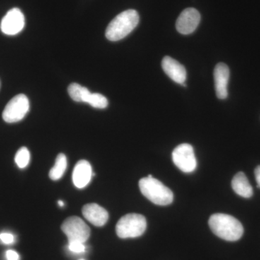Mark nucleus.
Segmentation results:
<instances>
[{"label": "nucleus", "instance_id": "f257e3e1", "mask_svg": "<svg viewBox=\"0 0 260 260\" xmlns=\"http://www.w3.org/2000/svg\"><path fill=\"white\" fill-rule=\"evenodd\" d=\"M208 223L213 234L223 240L236 242L244 234L242 224L237 218L227 214H213Z\"/></svg>", "mask_w": 260, "mask_h": 260}, {"label": "nucleus", "instance_id": "f03ea898", "mask_svg": "<svg viewBox=\"0 0 260 260\" xmlns=\"http://www.w3.org/2000/svg\"><path fill=\"white\" fill-rule=\"evenodd\" d=\"M140 17L135 10H127L113 19L106 30V37L111 42L125 38L139 23Z\"/></svg>", "mask_w": 260, "mask_h": 260}, {"label": "nucleus", "instance_id": "7ed1b4c3", "mask_svg": "<svg viewBox=\"0 0 260 260\" xmlns=\"http://www.w3.org/2000/svg\"><path fill=\"white\" fill-rule=\"evenodd\" d=\"M139 187L142 194L154 204L166 206L174 200L172 191L152 175L140 179Z\"/></svg>", "mask_w": 260, "mask_h": 260}, {"label": "nucleus", "instance_id": "20e7f679", "mask_svg": "<svg viewBox=\"0 0 260 260\" xmlns=\"http://www.w3.org/2000/svg\"><path fill=\"white\" fill-rule=\"evenodd\" d=\"M146 219L140 214L129 213L119 219L116 226V234L121 239L137 238L144 234Z\"/></svg>", "mask_w": 260, "mask_h": 260}, {"label": "nucleus", "instance_id": "39448f33", "mask_svg": "<svg viewBox=\"0 0 260 260\" xmlns=\"http://www.w3.org/2000/svg\"><path fill=\"white\" fill-rule=\"evenodd\" d=\"M61 231L67 236L68 242L85 243L90 235V229L81 218L72 216L67 218L61 226Z\"/></svg>", "mask_w": 260, "mask_h": 260}, {"label": "nucleus", "instance_id": "423d86ee", "mask_svg": "<svg viewBox=\"0 0 260 260\" xmlns=\"http://www.w3.org/2000/svg\"><path fill=\"white\" fill-rule=\"evenodd\" d=\"M30 104L28 97L19 94L11 99L5 107L3 118L8 123H15L22 120L28 112Z\"/></svg>", "mask_w": 260, "mask_h": 260}, {"label": "nucleus", "instance_id": "0eeeda50", "mask_svg": "<svg viewBox=\"0 0 260 260\" xmlns=\"http://www.w3.org/2000/svg\"><path fill=\"white\" fill-rule=\"evenodd\" d=\"M172 160L178 169L184 173L194 172L198 166L194 149L187 143L178 145L174 149L172 153Z\"/></svg>", "mask_w": 260, "mask_h": 260}, {"label": "nucleus", "instance_id": "6e6552de", "mask_svg": "<svg viewBox=\"0 0 260 260\" xmlns=\"http://www.w3.org/2000/svg\"><path fill=\"white\" fill-rule=\"evenodd\" d=\"M25 26V17L21 10L13 8L8 12L1 22L2 32L6 35L14 36L22 31Z\"/></svg>", "mask_w": 260, "mask_h": 260}, {"label": "nucleus", "instance_id": "1a4fd4ad", "mask_svg": "<svg viewBox=\"0 0 260 260\" xmlns=\"http://www.w3.org/2000/svg\"><path fill=\"white\" fill-rule=\"evenodd\" d=\"M201 16L194 8H187L179 15L176 23L177 31L188 35L194 31L199 25Z\"/></svg>", "mask_w": 260, "mask_h": 260}, {"label": "nucleus", "instance_id": "9d476101", "mask_svg": "<svg viewBox=\"0 0 260 260\" xmlns=\"http://www.w3.org/2000/svg\"><path fill=\"white\" fill-rule=\"evenodd\" d=\"M161 66L166 74L175 83L186 86V71L185 68L171 56H166L162 59Z\"/></svg>", "mask_w": 260, "mask_h": 260}, {"label": "nucleus", "instance_id": "9b49d317", "mask_svg": "<svg viewBox=\"0 0 260 260\" xmlns=\"http://www.w3.org/2000/svg\"><path fill=\"white\" fill-rule=\"evenodd\" d=\"M230 77L229 67L224 63H218L214 70V80L217 97L225 99L228 97V83Z\"/></svg>", "mask_w": 260, "mask_h": 260}, {"label": "nucleus", "instance_id": "f8f14e48", "mask_svg": "<svg viewBox=\"0 0 260 260\" xmlns=\"http://www.w3.org/2000/svg\"><path fill=\"white\" fill-rule=\"evenodd\" d=\"M82 212L86 220L95 226H103L109 219V213L107 210L95 203L84 205Z\"/></svg>", "mask_w": 260, "mask_h": 260}, {"label": "nucleus", "instance_id": "ddd939ff", "mask_svg": "<svg viewBox=\"0 0 260 260\" xmlns=\"http://www.w3.org/2000/svg\"><path fill=\"white\" fill-rule=\"evenodd\" d=\"M93 177L92 168L90 162L85 160H79L75 165L73 173L74 185L79 189L85 187Z\"/></svg>", "mask_w": 260, "mask_h": 260}, {"label": "nucleus", "instance_id": "4468645a", "mask_svg": "<svg viewBox=\"0 0 260 260\" xmlns=\"http://www.w3.org/2000/svg\"><path fill=\"white\" fill-rule=\"evenodd\" d=\"M232 185L234 191L242 198H250L253 195L252 186L244 173H237L233 178Z\"/></svg>", "mask_w": 260, "mask_h": 260}, {"label": "nucleus", "instance_id": "2eb2a0df", "mask_svg": "<svg viewBox=\"0 0 260 260\" xmlns=\"http://www.w3.org/2000/svg\"><path fill=\"white\" fill-rule=\"evenodd\" d=\"M68 166L67 157L64 154L59 153L56 158L55 164L49 172V178L52 180H58L64 175Z\"/></svg>", "mask_w": 260, "mask_h": 260}, {"label": "nucleus", "instance_id": "dca6fc26", "mask_svg": "<svg viewBox=\"0 0 260 260\" xmlns=\"http://www.w3.org/2000/svg\"><path fill=\"white\" fill-rule=\"evenodd\" d=\"M86 103L96 109H105L109 104L107 98L100 93H90L87 99Z\"/></svg>", "mask_w": 260, "mask_h": 260}, {"label": "nucleus", "instance_id": "f3484780", "mask_svg": "<svg viewBox=\"0 0 260 260\" xmlns=\"http://www.w3.org/2000/svg\"><path fill=\"white\" fill-rule=\"evenodd\" d=\"M15 162L20 169H24L28 165L30 161V152L28 149L23 147L17 152L15 158Z\"/></svg>", "mask_w": 260, "mask_h": 260}, {"label": "nucleus", "instance_id": "a211bd4d", "mask_svg": "<svg viewBox=\"0 0 260 260\" xmlns=\"http://www.w3.org/2000/svg\"><path fill=\"white\" fill-rule=\"evenodd\" d=\"M85 88V87L81 86L79 84L72 83L68 87V93L75 102H82V97Z\"/></svg>", "mask_w": 260, "mask_h": 260}, {"label": "nucleus", "instance_id": "6ab92c4d", "mask_svg": "<svg viewBox=\"0 0 260 260\" xmlns=\"http://www.w3.org/2000/svg\"><path fill=\"white\" fill-rule=\"evenodd\" d=\"M69 249L75 253H82L85 251V247L83 243H69Z\"/></svg>", "mask_w": 260, "mask_h": 260}, {"label": "nucleus", "instance_id": "aec40b11", "mask_svg": "<svg viewBox=\"0 0 260 260\" xmlns=\"http://www.w3.org/2000/svg\"><path fill=\"white\" fill-rule=\"evenodd\" d=\"M0 239L2 242L6 244H13L14 242V237L13 234H9V233H2L0 234Z\"/></svg>", "mask_w": 260, "mask_h": 260}, {"label": "nucleus", "instance_id": "412c9836", "mask_svg": "<svg viewBox=\"0 0 260 260\" xmlns=\"http://www.w3.org/2000/svg\"><path fill=\"white\" fill-rule=\"evenodd\" d=\"M6 257L8 260H18L19 255L18 253L13 250H8L6 251Z\"/></svg>", "mask_w": 260, "mask_h": 260}, {"label": "nucleus", "instance_id": "4be33fe9", "mask_svg": "<svg viewBox=\"0 0 260 260\" xmlns=\"http://www.w3.org/2000/svg\"><path fill=\"white\" fill-rule=\"evenodd\" d=\"M254 175H255L257 186L260 188V166H258V167L256 168L255 171H254Z\"/></svg>", "mask_w": 260, "mask_h": 260}, {"label": "nucleus", "instance_id": "5701e85b", "mask_svg": "<svg viewBox=\"0 0 260 260\" xmlns=\"http://www.w3.org/2000/svg\"><path fill=\"white\" fill-rule=\"evenodd\" d=\"M58 205H59L60 207H63L64 205V202L61 201V200H59V201H58Z\"/></svg>", "mask_w": 260, "mask_h": 260}, {"label": "nucleus", "instance_id": "b1692460", "mask_svg": "<svg viewBox=\"0 0 260 260\" xmlns=\"http://www.w3.org/2000/svg\"><path fill=\"white\" fill-rule=\"evenodd\" d=\"M80 260H84V259H80Z\"/></svg>", "mask_w": 260, "mask_h": 260}]
</instances>
